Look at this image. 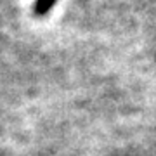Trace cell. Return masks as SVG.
<instances>
[{
  "label": "cell",
  "instance_id": "6da1fadb",
  "mask_svg": "<svg viewBox=\"0 0 156 156\" xmlns=\"http://www.w3.org/2000/svg\"><path fill=\"white\" fill-rule=\"evenodd\" d=\"M54 2L56 0H37V4H35V12L37 14H47V12L52 9V5H54Z\"/></svg>",
  "mask_w": 156,
  "mask_h": 156
}]
</instances>
